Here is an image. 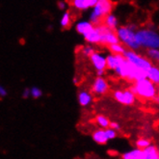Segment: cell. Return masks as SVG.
I'll list each match as a JSON object with an SVG mask.
<instances>
[{
	"label": "cell",
	"mask_w": 159,
	"mask_h": 159,
	"mask_svg": "<svg viewBox=\"0 0 159 159\" xmlns=\"http://www.w3.org/2000/svg\"><path fill=\"white\" fill-rule=\"evenodd\" d=\"M138 29L139 28H137L136 24L129 23L127 25L120 26L116 30L120 43H123L126 48H128V50L137 51L141 49V46L136 37V32Z\"/></svg>",
	"instance_id": "obj_1"
},
{
	"label": "cell",
	"mask_w": 159,
	"mask_h": 159,
	"mask_svg": "<svg viewBox=\"0 0 159 159\" xmlns=\"http://www.w3.org/2000/svg\"><path fill=\"white\" fill-rule=\"evenodd\" d=\"M129 89L135 93L136 97L145 100H156L159 93L157 86L148 78L134 82Z\"/></svg>",
	"instance_id": "obj_2"
},
{
	"label": "cell",
	"mask_w": 159,
	"mask_h": 159,
	"mask_svg": "<svg viewBox=\"0 0 159 159\" xmlns=\"http://www.w3.org/2000/svg\"><path fill=\"white\" fill-rule=\"evenodd\" d=\"M136 37L141 48L159 49V32L153 28H139Z\"/></svg>",
	"instance_id": "obj_3"
},
{
	"label": "cell",
	"mask_w": 159,
	"mask_h": 159,
	"mask_svg": "<svg viewBox=\"0 0 159 159\" xmlns=\"http://www.w3.org/2000/svg\"><path fill=\"white\" fill-rule=\"evenodd\" d=\"M113 2L110 0H98L97 5L92 9L91 14L89 16V20L95 25L102 24L104 17L113 11Z\"/></svg>",
	"instance_id": "obj_4"
},
{
	"label": "cell",
	"mask_w": 159,
	"mask_h": 159,
	"mask_svg": "<svg viewBox=\"0 0 159 159\" xmlns=\"http://www.w3.org/2000/svg\"><path fill=\"white\" fill-rule=\"evenodd\" d=\"M121 159H159V151L153 145L146 149L136 148L125 152L121 155Z\"/></svg>",
	"instance_id": "obj_5"
},
{
	"label": "cell",
	"mask_w": 159,
	"mask_h": 159,
	"mask_svg": "<svg viewBox=\"0 0 159 159\" xmlns=\"http://www.w3.org/2000/svg\"><path fill=\"white\" fill-rule=\"evenodd\" d=\"M124 56L130 64H132L133 66L141 69V70H144L146 71H148L153 66L152 62L148 57H145V56L137 53L136 51H132V50L127 49V51L125 53Z\"/></svg>",
	"instance_id": "obj_6"
},
{
	"label": "cell",
	"mask_w": 159,
	"mask_h": 159,
	"mask_svg": "<svg viewBox=\"0 0 159 159\" xmlns=\"http://www.w3.org/2000/svg\"><path fill=\"white\" fill-rule=\"evenodd\" d=\"M113 98L116 101L119 102V103L126 105V106L134 104V102L136 101L135 93L130 89L114 91L113 92Z\"/></svg>",
	"instance_id": "obj_7"
},
{
	"label": "cell",
	"mask_w": 159,
	"mask_h": 159,
	"mask_svg": "<svg viewBox=\"0 0 159 159\" xmlns=\"http://www.w3.org/2000/svg\"><path fill=\"white\" fill-rule=\"evenodd\" d=\"M103 29H104L103 24L97 25V26L93 27L89 33H87L85 36H83V38L88 44H91V45L101 44Z\"/></svg>",
	"instance_id": "obj_8"
},
{
	"label": "cell",
	"mask_w": 159,
	"mask_h": 159,
	"mask_svg": "<svg viewBox=\"0 0 159 159\" xmlns=\"http://www.w3.org/2000/svg\"><path fill=\"white\" fill-rule=\"evenodd\" d=\"M109 90V84L107 80L104 77L97 76L93 80L92 87H91V93L97 96H103Z\"/></svg>",
	"instance_id": "obj_9"
},
{
	"label": "cell",
	"mask_w": 159,
	"mask_h": 159,
	"mask_svg": "<svg viewBox=\"0 0 159 159\" xmlns=\"http://www.w3.org/2000/svg\"><path fill=\"white\" fill-rule=\"evenodd\" d=\"M106 56L107 55H104L103 53H100V52L96 51L89 58L93 68L96 70V71L105 70L107 69V59H106Z\"/></svg>",
	"instance_id": "obj_10"
},
{
	"label": "cell",
	"mask_w": 159,
	"mask_h": 159,
	"mask_svg": "<svg viewBox=\"0 0 159 159\" xmlns=\"http://www.w3.org/2000/svg\"><path fill=\"white\" fill-rule=\"evenodd\" d=\"M120 39L117 35L116 31L110 30L104 25V29H103V33H102V42L101 44L103 45H112V44H116V43H120Z\"/></svg>",
	"instance_id": "obj_11"
},
{
	"label": "cell",
	"mask_w": 159,
	"mask_h": 159,
	"mask_svg": "<svg viewBox=\"0 0 159 159\" xmlns=\"http://www.w3.org/2000/svg\"><path fill=\"white\" fill-rule=\"evenodd\" d=\"M106 59H107V69L110 70H115L125 61V57L124 55H115L111 53L106 56Z\"/></svg>",
	"instance_id": "obj_12"
},
{
	"label": "cell",
	"mask_w": 159,
	"mask_h": 159,
	"mask_svg": "<svg viewBox=\"0 0 159 159\" xmlns=\"http://www.w3.org/2000/svg\"><path fill=\"white\" fill-rule=\"evenodd\" d=\"M70 3L77 11H87L97 5L98 0H72Z\"/></svg>",
	"instance_id": "obj_13"
},
{
	"label": "cell",
	"mask_w": 159,
	"mask_h": 159,
	"mask_svg": "<svg viewBox=\"0 0 159 159\" xmlns=\"http://www.w3.org/2000/svg\"><path fill=\"white\" fill-rule=\"evenodd\" d=\"M77 100L80 106L82 107H88L92 104L93 100V93L86 90H81L77 95Z\"/></svg>",
	"instance_id": "obj_14"
},
{
	"label": "cell",
	"mask_w": 159,
	"mask_h": 159,
	"mask_svg": "<svg viewBox=\"0 0 159 159\" xmlns=\"http://www.w3.org/2000/svg\"><path fill=\"white\" fill-rule=\"evenodd\" d=\"M93 27H95V25L90 20H80L75 24V31L81 36H85Z\"/></svg>",
	"instance_id": "obj_15"
},
{
	"label": "cell",
	"mask_w": 159,
	"mask_h": 159,
	"mask_svg": "<svg viewBox=\"0 0 159 159\" xmlns=\"http://www.w3.org/2000/svg\"><path fill=\"white\" fill-rule=\"evenodd\" d=\"M92 138L95 141V143H97L98 145H106L109 141L105 129L102 128L97 129L96 131H93L92 134Z\"/></svg>",
	"instance_id": "obj_16"
},
{
	"label": "cell",
	"mask_w": 159,
	"mask_h": 159,
	"mask_svg": "<svg viewBox=\"0 0 159 159\" xmlns=\"http://www.w3.org/2000/svg\"><path fill=\"white\" fill-rule=\"evenodd\" d=\"M102 24L105 25L108 28V29L113 30V31H116L118 28L120 27L119 26V20H118V17L113 13L108 15V16H106L104 17L103 21H102Z\"/></svg>",
	"instance_id": "obj_17"
},
{
	"label": "cell",
	"mask_w": 159,
	"mask_h": 159,
	"mask_svg": "<svg viewBox=\"0 0 159 159\" xmlns=\"http://www.w3.org/2000/svg\"><path fill=\"white\" fill-rule=\"evenodd\" d=\"M148 80H151L153 84L158 87L159 86V68L157 66H153L148 70Z\"/></svg>",
	"instance_id": "obj_18"
},
{
	"label": "cell",
	"mask_w": 159,
	"mask_h": 159,
	"mask_svg": "<svg viewBox=\"0 0 159 159\" xmlns=\"http://www.w3.org/2000/svg\"><path fill=\"white\" fill-rule=\"evenodd\" d=\"M108 49L110 50L111 54H115V55H125V53L127 51L125 46L123 43H120L109 45Z\"/></svg>",
	"instance_id": "obj_19"
},
{
	"label": "cell",
	"mask_w": 159,
	"mask_h": 159,
	"mask_svg": "<svg viewBox=\"0 0 159 159\" xmlns=\"http://www.w3.org/2000/svg\"><path fill=\"white\" fill-rule=\"evenodd\" d=\"M72 21L71 14L70 11H66L60 18V25L62 28H69L70 26V23Z\"/></svg>",
	"instance_id": "obj_20"
},
{
	"label": "cell",
	"mask_w": 159,
	"mask_h": 159,
	"mask_svg": "<svg viewBox=\"0 0 159 159\" xmlns=\"http://www.w3.org/2000/svg\"><path fill=\"white\" fill-rule=\"evenodd\" d=\"M96 123L102 128V129H107L110 127L111 121L110 120L105 117L104 115H98L96 117Z\"/></svg>",
	"instance_id": "obj_21"
},
{
	"label": "cell",
	"mask_w": 159,
	"mask_h": 159,
	"mask_svg": "<svg viewBox=\"0 0 159 159\" xmlns=\"http://www.w3.org/2000/svg\"><path fill=\"white\" fill-rule=\"evenodd\" d=\"M147 57L152 62H155L159 66V49H149L146 52Z\"/></svg>",
	"instance_id": "obj_22"
},
{
	"label": "cell",
	"mask_w": 159,
	"mask_h": 159,
	"mask_svg": "<svg viewBox=\"0 0 159 159\" xmlns=\"http://www.w3.org/2000/svg\"><path fill=\"white\" fill-rule=\"evenodd\" d=\"M151 146H152L151 140H148L147 138H139L136 141V148L140 149H146Z\"/></svg>",
	"instance_id": "obj_23"
},
{
	"label": "cell",
	"mask_w": 159,
	"mask_h": 159,
	"mask_svg": "<svg viewBox=\"0 0 159 159\" xmlns=\"http://www.w3.org/2000/svg\"><path fill=\"white\" fill-rule=\"evenodd\" d=\"M96 52L95 48H93V46L91 45V44H85L84 46H82L81 48V53L84 57H87V58H90L91 56Z\"/></svg>",
	"instance_id": "obj_24"
},
{
	"label": "cell",
	"mask_w": 159,
	"mask_h": 159,
	"mask_svg": "<svg viewBox=\"0 0 159 159\" xmlns=\"http://www.w3.org/2000/svg\"><path fill=\"white\" fill-rule=\"evenodd\" d=\"M30 91H31V98H34V99H38V98H42L43 95L42 89L39 88V87L34 86V87L30 88Z\"/></svg>",
	"instance_id": "obj_25"
},
{
	"label": "cell",
	"mask_w": 159,
	"mask_h": 159,
	"mask_svg": "<svg viewBox=\"0 0 159 159\" xmlns=\"http://www.w3.org/2000/svg\"><path fill=\"white\" fill-rule=\"evenodd\" d=\"M105 131H106V135H107V137H108V139H109V141L110 140H113V139H115L116 137H117V135H118V133H117V131H115L114 129H112V128H107V129H105Z\"/></svg>",
	"instance_id": "obj_26"
},
{
	"label": "cell",
	"mask_w": 159,
	"mask_h": 159,
	"mask_svg": "<svg viewBox=\"0 0 159 159\" xmlns=\"http://www.w3.org/2000/svg\"><path fill=\"white\" fill-rule=\"evenodd\" d=\"M57 6H58V9L61 11H66L67 8H68V3L66 1H63V0H61V1H59L57 3Z\"/></svg>",
	"instance_id": "obj_27"
},
{
	"label": "cell",
	"mask_w": 159,
	"mask_h": 159,
	"mask_svg": "<svg viewBox=\"0 0 159 159\" xmlns=\"http://www.w3.org/2000/svg\"><path fill=\"white\" fill-rule=\"evenodd\" d=\"M110 128L114 129L115 131H120V125L119 123H117V121H111V125H110Z\"/></svg>",
	"instance_id": "obj_28"
},
{
	"label": "cell",
	"mask_w": 159,
	"mask_h": 159,
	"mask_svg": "<svg viewBox=\"0 0 159 159\" xmlns=\"http://www.w3.org/2000/svg\"><path fill=\"white\" fill-rule=\"evenodd\" d=\"M21 97H22L23 98H28L29 97H31V91H30V88H25V89L22 91Z\"/></svg>",
	"instance_id": "obj_29"
},
{
	"label": "cell",
	"mask_w": 159,
	"mask_h": 159,
	"mask_svg": "<svg viewBox=\"0 0 159 159\" xmlns=\"http://www.w3.org/2000/svg\"><path fill=\"white\" fill-rule=\"evenodd\" d=\"M8 95V91L7 89L4 87V86H0V97H1L2 98H6Z\"/></svg>",
	"instance_id": "obj_30"
},
{
	"label": "cell",
	"mask_w": 159,
	"mask_h": 159,
	"mask_svg": "<svg viewBox=\"0 0 159 159\" xmlns=\"http://www.w3.org/2000/svg\"><path fill=\"white\" fill-rule=\"evenodd\" d=\"M156 101H157V103L159 104V93H158V97H157V98H156Z\"/></svg>",
	"instance_id": "obj_31"
}]
</instances>
